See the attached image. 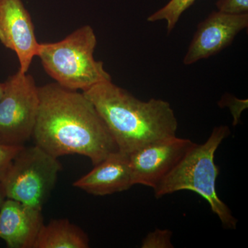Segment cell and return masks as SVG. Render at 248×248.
Listing matches in <instances>:
<instances>
[{
  "instance_id": "obj_14",
  "label": "cell",
  "mask_w": 248,
  "mask_h": 248,
  "mask_svg": "<svg viewBox=\"0 0 248 248\" xmlns=\"http://www.w3.org/2000/svg\"><path fill=\"white\" fill-rule=\"evenodd\" d=\"M172 232L169 230L156 229L149 233L142 241V248H172Z\"/></svg>"
},
{
  "instance_id": "obj_16",
  "label": "cell",
  "mask_w": 248,
  "mask_h": 248,
  "mask_svg": "<svg viewBox=\"0 0 248 248\" xmlns=\"http://www.w3.org/2000/svg\"><path fill=\"white\" fill-rule=\"evenodd\" d=\"M217 9L230 15L248 14V0H218Z\"/></svg>"
},
{
  "instance_id": "obj_13",
  "label": "cell",
  "mask_w": 248,
  "mask_h": 248,
  "mask_svg": "<svg viewBox=\"0 0 248 248\" xmlns=\"http://www.w3.org/2000/svg\"><path fill=\"white\" fill-rule=\"evenodd\" d=\"M196 0H170L166 6L152 14L147 19L150 22L165 20L167 23L168 34L175 27L183 13Z\"/></svg>"
},
{
  "instance_id": "obj_17",
  "label": "cell",
  "mask_w": 248,
  "mask_h": 248,
  "mask_svg": "<svg viewBox=\"0 0 248 248\" xmlns=\"http://www.w3.org/2000/svg\"><path fill=\"white\" fill-rule=\"evenodd\" d=\"M5 199H6V197H5L2 188H1V184H0V206H1V204L4 202Z\"/></svg>"
},
{
  "instance_id": "obj_5",
  "label": "cell",
  "mask_w": 248,
  "mask_h": 248,
  "mask_svg": "<svg viewBox=\"0 0 248 248\" xmlns=\"http://www.w3.org/2000/svg\"><path fill=\"white\" fill-rule=\"evenodd\" d=\"M40 146H23L0 181L5 197L42 210L62 165Z\"/></svg>"
},
{
  "instance_id": "obj_11",
  "label": "cell",
  "mask_w": 248,
  "mask_h": 248,
  "mask_svg": "<svg viewBox=\"0 0 248 248\" xmlns=\"http://www.w3.org/2000/svg\"><path fill=\"white\" fill-rule=\"evenodd\" d=\"M94 166L73 186L91 195L106 196L123 192L134 186L127 153L115 152Z\"/></svg>"
},
{
  "instance_id": "obj_18",
  "label": "cell",
  "mask_w": 248,
  "mask_h": 248,
  "mask_svg": "<svg viewBox=\"0 0 248 248\" xmlns=\"http://www.w3.org/2000/svg\"><path fill=\"white\" fill-rule=\"evenodd\" d=\"M4 83L0 82V99H1V96H2L3 92H4Z\"/></svg>"
},
{
  "instance_id": "obj_1",
  "label": "cell",
  "mask_w": 248,
  "mask_h": 248,
  "mask_svg": "<svg viewBox=\"0 0 248 248\" xmlns=\"http://www.w3.org/2000/svg\"><path fill=\"white\" fill-rule=\"evenodd\" d=\"M40 106L32 138L55 157L80 155L95 166L119 151L107 124L83 93L51 83L39 87Z\"/></svg>"
},
{
  "instance_id": "obj_8",
  "label": "cell",
  "mask_w": 248,
  "mask_h": 248,
  "mask_svg": "<svg viewBox=\"0 0 248 248\" xmlns=\"http://www.w3.org/2000/svg\"><path fill=\"white\" fill-rule=\"evenodd\" d=\"M0 42L17 55L19 71L28 73L32 59L38 55L40 44L22 0H0Z\"/></svg>"
},
{
  "instance_id": "obj_2",
  "label": "cell",
  "mask_w": 248,
  "mask_h": 248,
  "mask_svg": "<svg viewBox=\"0 0 248 248\" xmlns=\"http://www.w3.org/2000/svg\"><path fill=\"white\" fill-rule=\"evenodd\" d=\"M107 124L119 151L131 153L147 143L175 136L178 122L170 103L140 100L110 81L82 91Z\"/></svg>"
},
{
  "instance_id": "obj_6",
  "label": "cell",
  "mask_w": 248,
  "mask_h": 248,
  "mask_svg": "<svg viewBox=\"0 0 248 248\" xmlns=\"http://www.w3.org/2000/svg\"><path fill=\"white\" fill-rule=\"evenodd\" d=\"M4 84L0 99V141L23 146L32 138L40 106L39 87L29 73L18 71Z\"/></svg>"
},
{
  "instance_id": "obj_4",
  "label": "cell",
  "mask_w": 248,
  "mask_h": 248,
  "mask_svg": "<svg viewBox=\"0 0 248 248\" xmlns=\"http://www.w3.org/2000/svg\"><path fill=\"white\" fill-rule=\"evenodd\" d=\"M97 43L93 28L86 25L60 42L40 44L37 57L48 75L60 86L84 91L112 80L104 63L94 58Z\"/></svg>"
},
{
  "instance_id": "obj_7",
  "label": "cell",
  "mask_w": 248,
  "mask_h": 248,
  "mask_svg": "<svg viewBox=\"0 0 248 248\" xmlns=\"http://www.w3.org/2000/svg\"><path fill=\"white\" fill-rule=\"evenodd\" d=\"M194 145L191 140L175 135L147 143L128 153L133 185L154 190Z\"/></svg>"
},
{
  "instance_id": "obj_15",
  "label": "cell",
  "mask_w": 248,
  "mask_h": 248,
  "mask_svg": "<svg viewBox=\"0 0 248 248\" xmlns=\"http://www.w3.org/2000/svg\"><path fill=\"white\" fill-rule=\"evenodd\" d=\"M23 146L5 144L0 141V181L4 177L15 156Z\"/></svg>"
},
{
  "instance_id": "obj_12",
  "label": "cell",
  "mask_w": 248,
  "mask_h": 248,
  "mask_svg": "<svg viewBox=\"0 0 248 248\" xmlns=\"http://www.w3.org/2000/svg\"><path fill=\"white\" fill-rule=\"evenodd\" d=\"M88 248L87 234L67 218H60L43 225L32 248Z\"/></svg>"
},
{
  "instance_id": "obj_10",
  "label": "cell",
  "mask_w": 248,
  "mask_h": 248,
  "mask_svg": "<svg viewBox=\"0 0 248 248\" xmlns=\"http://www.w3.org/2000/svg\"><path fill=\"white\" fill-rule=\"evenodd\" d=\"M41 209L5 199L0 206V239L9 248H32L43 226Z\"/></svg>"
},
{
  "instance_id": "obj_3",
  "label": "cell",
  "mask_w": 248,
  "mask_h": 248,
  "mask_svg": "<svg viewBox=\"0 0 248 248\" xmlns=\"http://www.w3.org/2000/svg\"><path fill=\"white\" fill-rule=\"evenodd\" d=\"M231 134L227 125L213 129L208 140L202 145L195 143L172 170L154 189L156 198L181 190L199 194L208 202L212 211L227 229L235 230L237 219L231 209L218 197L216 182L219 168L215 155L218 146Z\"/></svg>"
},
{
  "instance_id": "obj_9",
  "label": "cell",
  "mask_w": 248,
  "mask_h": 248,
  "mask_svg": "<svg viewBox=\"0 0 248 248\" xmlns=\"http://www.w3.org/2000/svg\"><path fill=\"white\" fill-rule=\"evenodd\" d=\"M248 27V14L230 15L214 11L200 23L184 59L191 65L219 53Z\"/></svg>"
}]
</instances>
